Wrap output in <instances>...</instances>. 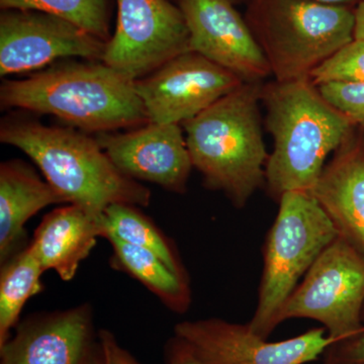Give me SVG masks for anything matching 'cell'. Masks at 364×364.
Returning <instances> with one entry per match:
<instances>
[{"instance_id":"1","label":"cell","mask_w":364,"mask_h":364,"mask_svg":"<svg viewBox=\"0 0 364 364\" xmlns=\"http://www.w3.org/2000/svg\"><path fill=\"white\" fill-rule=\"evenodd\" d=\"M0 141L25 152L65 203L100 218L109 205L147 207L151 191L124 174L97 139L70 129L48 127L9 117L0 126Z\"/></svg>"},{"instance_id":"2","label":"cell","mask_w":364,"mask_h":364,"mask_svg":"<svg viewBox=\"0 0 364 364\" xmlns=\"http://www.w3.org/2000/svg\"><path fill=\"white\" fill-rule=\"evenodd\" d=\"M261 102L274 142L265 170L268 191L277 200L287 191H312L327 157L355 124L323 97L310 78L263 85Z\"/></svg>"},{"instance_id":"3","label":"cell","mask_w":364,"mask_h":364,"mask_svg":"<svg viewBox=\"0 0 364 364\" xmlns=\"http://www.w3.org/2000/svg\"><path fill=\"white\" fill-rule=\"evenodd\" d=\"M0 102L6 109L52 114L98 133L149 123L135 81L102 61L64 64L23 80L4 81Z\"/></svg>"},{"instance_id":"4","label":"cell","mask_w":364,"mask_h":364,"mask_svg":"<svg viewBox=\"0 0 364 364\" xmlns=\"http://www.w3.org/2000/svg\"><path fill=\"white\" fill-rule=\"evenodd\" d=\"M262 82H244L182 124L193 168L208 188L245 207L265 184L268 161L261 128Z\"/></svg>"},{"instance_id":"5","label":"cell","mask_w":364,"mask_h":364,"mask_svg":"<svg viewBox=\"0 0 364 364\" xmlns=\"http://www.w3.org/2000/svg\"><path fill=\"white\" fill-rule=\"evenodd\" d=\"M251 30L277 82L311 73L354 39L355 14L311 0H257Z\"/></svg>"},{"instance_id":"6","label":"cell","mask_w":364,"mask_h":364,"mask_svg":"<svg viewBox=\"0 0 364 364\" xmlns=\"http://www.w3.org/2000/svg\"><path fill=\"white\" fill-rule=\"evenodd\" d=\"M263 248V272L255 313L249 328L267 339L279 315L321 253L339 236L329 215L311 191H287Z\"/></svg>"},{"instance_id":"7","label":"cell","mask_w":364,"mask_h":364,"mask_svg":"<svg viewBox=\"0 0 364 364\" xmlns=\"http://www.w3.org/2000/svg\"><path fill=\"white\" fill-rule=\"evenodd\" d=\"M364 253L337 237L314 262L279 315L321 323L334 344L353 338L363 328Z\"/></svg>"},{"instance_id":"8","label":"cell","mask_w":364,"mask_h":364,"mask_svg":"<svg viewBox=\"0 0 364 364\" xmlns=\"http://www.w3.org/2000/svg\"><path fill=\"white\" fill-rule=\"evenodd\" d=\"M114 36L102 62L136 81L189 52V33L179 6L168 0H117Z\"/></svg>"},{"instance_id":"9","label":"cell","mask_w":364,"mask_h":364,"mask_svg":"<svg viewBox=\"0 0 364 364\" xmlns=\"http://www.w3.org/2000/svg\"><path fill=\"white\" fill-rule=\"evenodd\" d=\"M324 327L284 341L268 342L249 328L222 318L186 321L174 327V341L203 364H306L334 341Z\"/></svg>"},{"instance_id":"10","label":"cell","mask_w":364,"mask_h":364,"mask_svg":"<svg viewBox=\"0 0 364 364\" xmlns=\"http://www.w3.org/2000/svg\"><path fill=\"white\" fill-rule=\"evenodd\" d=\"M202 55L186 52L135 81L149 122L182 124L243 85Z\"/></svg>"},{"instance_id":"11","label":"cell","mask_w":364,"mask_h":364,"mask_svg":"<svg viewBox=\"0 0 364 364\" xmlns=\"http://www.w3.org/2000/svg\"><path fill=\"white\" fill-rule=\"evenodd\" d=\"M107 42L53 14L9 9L0 18V76L68 57L102 61Z\"/></svg>"},{"instance_id":"12","label":"cell","mask_w":364,"mask_h":364,"mask_svg":"<svg viewBox=\"0 0 364 364\" xmlns=\"http://www.w3.org/2000/svg\"><path fill=\"white\" fill-rule=\"evenodd\" d=\"M189 33V51L241 78L261 82L272 69L259 43L231 0H179Z\"/></svg>"},{"instance_id":"13","label":"cell","mask_w":364,"mask_h":364,"mask_svg":"<svg viewBox=\"0 0 364 364\" xmlns=\"http://www.w3.org/2000/svg\"><path fill=\"white\" fill-rule=\"evenodd\" d=\"M97 140L126 176L186 193L193 166L181 124L149 122L127 133H100Z\"/></svg>"},{"instance_id":"14","label":"cell","mask_w":364,"mask_h":364,"mask_svg":"<svg viewBox=\"0 0 364 364\" xmlns=\"http://www.w3.org/2000/svg\"><path fill=\"white\" fill-rule=\"evenodd\" d=\"M98 334L88 306L33 316L0 347V364H95Z\"/></svg>"},{"instance_id":"15","label":"cell","mask_w":364,"mask_h":364,"mask_svg":"<svg viewBox=\"0 0 364 364\" xmlns=\"http://www.w3.org/2000/svg\"><path fill=\"white\" fill-rule=\"evenodd\" d=\"M340 236L364 253V140L353 133L325 165L311 191Z\"/></svg>"},{"instance_id":"16","label":"cell","mask_w":364,"mask_h":364,"mask_svg":"<svg viewBox=\"0 0 364 364\" xmlns=\"http://www.w3.org/2000/svg\"><path fill=\"white\" fill-rule=\"evenodd\" d=\"M100 219L75 205L46 215L31 243L45 272L55 270L65 282L73 279L98 237L102 236Z\"/></svg>"},{"instance_id":"17","label":"cell","mask_w":364,"mask_h":364,"mask_svg":"<svg viewBox=\"0 0 364 364\" xmlns=\"http://www.w3.org/2000/svg\"><path fill=\"white\" fill-rule=\"evenodd\" d=\"M65 200L43 181L37 172L20 160L0 166V261L16 254L25 237L26 223L43 208Z\"/></svg>"},{"instance_id":"18","label":"cell","mask_w":364,"mask_h":364,"mask_svg":"<svg viewBox=\"0 0 364 364\" xmlns=\"http://www.w3.org/2000/svg\"><path fill=\"white\" fill-rule=\"evenodd\" d=\"M105 238L112 244L117 268L139 280L174 312L188 310L191 291L186 279L172 272L159 256L147 249L131 245L114 235H107Z\"/></svg>"},{"instance_id":"19","label":"cell","mask_w":364,"mask_h":364,"mask_svg":"<svg viewBox=\"0 0 364 364\" xmlns=\"http://www.w3.org/2000/svg\"><path fill=\"white\" fill-rule=\"evenodd\" d=\"M35 251L28 244L2 263L0 274V347L11 338L28 299L42 291L41 277L44 272Z\"/></svg>"},{"instance_id":"20","label":"cell","mask_w":364,"mask_h":364,"mask_svg":"<svg viewBox=\"0 0 364 364\" xmlns=\"http://www.w3.org/2000/svg\"><path fill=\"white\" fill-rule=\"evenodd\" d=\"M100 224L104 238L107 235H114L131 245L152 251L172 272L183 279L186 277L181 262L166 238L136 207L119 203L109 205L105 210Z\"/></svg>"},{"instance_id":"21","label":"cell","mask_w":364,"mask_h":364,"mask_svg":"<svg viewBox=\"0 0 364 364\" xmlns=\"http://www.w3.org/2000/svg\"><path fill=\"white\" fill-rule=\"evenodd\" d=\"M0 4L6 9L53 14L105 42L109 40L107 0H0Z\"/></svg>"},{"instance_id":"22","label":"cell","mask_w":364,"mask_h":364,"mask_svg":"<svg viewBox=\"0 0 364 364\" xmlns=\"http://www.w3.org/2000/svg\"><path fill=\"white\" fill-rule=\"evenodd\" d=\"M316 86L325 83L364 85V40L353 39L311 73Z\"/></svg>"},{"instance_id":"23","label":"cell","mask_w":364,"mask_h":364,"mask_svg":"<svg viewBox=\"0 0 364 364\" xmlns=\"http://www.w3.org/2000/svg\"><path fill=\"white\" fill-rule=\"evenodd\" d=\"M329 104L344 114L355 126L364 127V85L327 83L321 88Z\"/></svg>"},{"instance_id":"24","label":"cell","mask_w":364,"mask_h":364,"mask_svg":"<svg viewBox=\"0 0 364 364\" xmlns=\"http://www.w3.org/2000/svg\"><path fill=\"white\" fill-rule=\"evenodd\" d=\"M169 364H179L176 358H168ZM95 364H140L126 349L117 343L109 331L98 333V346Z\"/></svg>"},{"instance_id":"25","label":"cell","mask_w":364,"mask_h":364,"mask_svg":"<svg viewBox=\"0 0 364 364\" xmlns=\"http://www.w3.org/2000/svg\"><path fill=\"white\" fill-rule=\"evenodd\" d=\"M328 351L339 364H364V318L363 328L356 336L343 343L332 345L328 348Z\"/></svg>"},{"instance_id":"26","label":"cell","mask_w":364,"mask_h":364,"mask_svg":"<svg viewBox=\"0 0 364 364\" xmlns=\"http://www.w3.org/2000/svg\"><path fill=\"white\" fill-rule=\"evenodd\" d=\"M168 350V358H176L179 364H203L193 358L186 349L182 348L174 340L170 343Z\"/></svg>"},{"instance_id":"27","label":"cell","mask_w":364,"mask_h":364,"mask_svg":"<svg viewBox=\"0 0 364 364\" xmlns=\"http://www.w3.org/2000/svg\"><path fill=\"white\" fill-rule=\"evenodd\" d=\"M355 14V28H354V39L364 40V0L359 2Z\"/></svg>"},{"instance_id":"28","label":"cell","mask_w":364,"mask_h":364,"mask_svg":"<svg viewBox=\"0 0 364 364\" xmlns=\"http://www.w3.org/2000/svg\"><path fill=\"white\" fill-rule=\"evenodd\" d=\"M311 1L318 2V4H329V6H346V4L351 2L358 1V0H311ZM359 2L361 0H358Z\"/></svg>"},{"instance_id":"29","label":"cell","mask_w":364,"mask_h":364,"mask_svg":"<svg viewBox=\"0 0 364 364\" xmlns=\"http://www.w3.org/2000/svg\"><path fill=\"white\" fill-rule=\"evenodd\" d=\"M324 355L325 359L324 363L323 364H339L338 363H337L336 359L334 358V356H333L329 351H326Z\"/></svg>"},{"instance_id":"30","label":"cell","mask_w":364,"mask_h":364,"mask_svg":"<svg viewBox=\"0 0 364 364\" xmlns=\"http://www.w3.org/2000/svg\"><path fill=\"white\" fill-rule=\"evenodd\" d=\"M231 1H233V0H231Z\"/></svg>"}]
</instances>
